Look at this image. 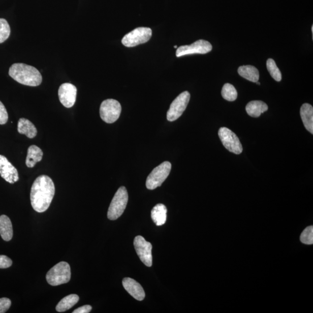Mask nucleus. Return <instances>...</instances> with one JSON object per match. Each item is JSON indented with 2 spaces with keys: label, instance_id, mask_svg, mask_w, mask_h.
Instances as JSON below:
<instances>
[{
  "label": "nucleus",
  "instance_id": "nucleus-12",
  "mask_svg": "<svg viewBox=\"0 0 313 313\" xmlns=\"http://www.w3.org/2000/svg\"><path fill=\"white\" fill-rule=\"evenodd\" d=\"M77 88L71 83H64L60 86L58 96L60 102L66 108H71L75 104Z\"/></svg>",
  "mask_w": 313,
  "mask_h": 313
},
{
  "label": "nucleus",
  "instance_id": "nucleus-17",
  "mask_svg": "<svg viewBox=\"0 0 313 313\" xmlns=\"http://www.w3.org/2000/svg\"><path fill=\"white\" fill-rule=\"evenodd\" d=\"M18 131L20 134L25 135L28 138L33 139L38 134V130L30 121L26 118H20L18 123Z\"/></svg>",
  "mask_w": 313,
  "mask_h": 313
},
{
  "label": "nucleus",
  "instance_id": "nucleus-6",
  "mask_svg": "<svg viewBox=\"0 0 313 313\" xmlns=\"http://www.w3.org/2000/svg\"><path fill=\"white\" fill-rule=\"evenodd\" d=\"M152 30L149 27H138L127 34L122 39V44L127 47H134L146 43L151 38Z\"/></svg>",
  "mask_w": 313,
  "mask_h": 313
},
{
  "label": "nucleus",
  "instance_id": "nucleus-7",
  "mask_svg": "<svg viewBox=\"0 0 313 313\" xmlns=\"http://www.w3.org/2000/svg\"><path fill=\"white\" fill-rule=\"evenodd\" d=\"M121 112V106L119 103L112 99H109L102 103L100 107V116L103 121L112 123L116 122Z\"/></svg>",
  "mask_w": 313,
  "mask_h": 313
},
{
  "label": "nucleus",
  "instance_id": "nucleus-19",
  "mask_svg": "<svg viewBox=\"0 0 313 313\" xmlns=\"http://www.w3.org/2000/svg\"><path fill=\"white\" fill-rule=\"evenodd\" d=\"M167 209L163 204H156L151 210V216L156 226H161L165 224L167 221Z\"/></svg>",
  "mask_w": 313,
  "mask_h": 313
},
{
  "label": "nucleus",
  "instance_id": "nucleus-3",
  "mask_svg": "<svg viewBox=\"0 0 313 313\" xmlns=\"http://www.w3.org/2000/svg\"><path fill=\"white\" fill-rule=\"evenodd\" d=\"M71 278V267L65 262L57 263L49 270L46 275L48 283L52 286L68 283Z\"/></svg>",
  "mask_w": 313,
  "mask_h": 313
},
{
  "label": "nucleus",
  "instance_id": "nucleus-1",
  "mask_svg": "<svg viewBox=\"0 0 313 313\" xmlns=\"http://www.w3.org/2000/svg\"><path fill=\"white\" fill-rule=\"evenodd\" d=\"M55 192V185L50 177L41 175L37 178L30 192L31 204L35 211L39 213L46 211L52 203Z\"/></svg>",
  "mask_w": 313,
  "mask_h": 313
},
{
  "label": "nucleus",
  "instance_id": "nucleus-9",
  "mask_svg": "<svg viewBox=\"0 0 313 313\" xmlns=\"http://www.w3.org/2000/svg\"><path fill=\"white\" fill-rule=\"evenodd\" d=\"M190 99V93L184 91L172 102L167 112V117L169 121H174L182 116L187 108Z\"/></svg>",
  "mask_w": 313,
  "mask_h": 313
},
{
  "label": "nucleus",
  "instance_id": "nucleus-15",
  "mask_svg": "<svg viewBox=\"0 0 313 313\" xmlns=\"http://www.w3.org/2000/svg\"><path fill=\"white\" fill-rule=\"evenodd\" d=\"M300 117L305 129L311 134H313V108L308 104H303L300 111Z\"/></svg>",
  "mask_w": 313,
  "mask_h": 313
},
{
  "label": "nucleus",
  "instance_id": "nucleus-8",
  "mask_svg": "<svg viewBox=\"0 0 313 313\" xmlns=\"http://www.w3.org/2000/svg\"><path fill=\"white\" fill-rule=\"evenodd\" d=\"M221 141L226 149L236 154L242 153L243 149L240 139L233 132L226 127H222L218 132Z\"/></svg>",
  "mask_w": 313,
  "mask_h": 313
},
{
  "label": "nucleus",
  "instance_id": "nucleus-24",
  "mask_svg": "<svg viewBox=\"0 0 313 313\" xmlns=\"http://www.w3.org/2000/svg\"><path fill=\"white\" fill-rule=\"evenodd\" d=\"M266 66L271 76L276 81L279 82L281 81L282 79L281 73L280 72L277 66L276 65L275 61L272 59H269L267 60Z\"/></svg>",
  "mask_w": 313,
  "mask_h": 313
},
{
  "label": "nucleus",
  "instance_id": "nucleus-13",
  "mask_svg": "<svg viewBox=\"0 0 313 313\" xmlns=\"http://www.w3.org/2000/svg\"><path fill=\"white\" fill-rule=\"evenodd\" d=\"M0 175L11 184L18 182L19 174L17 170L5 156L0 155Z\"/></svg>",
  "mask_w": 313,
  "mask_h": 313
},
{
  "label": "nucleus",
  "instance_id": "nucleus-23",
  "mask_svg": "<svg viewBox=\"0 0 313 313\" xmlns=\"http://www.w3.org/2000/svg\"><path fill=\"white\" fill-rule=\"evenodd\" d=\"M222 96L225 100L233 102L236 101L238 93L234 86L230 84H225L222 89Z\"/></svg>",
  "mask_w": 313,
  "mask_h": 313
},
{
  "label": "nucleus",
  "instance_id": "nucleus-21",
  "mask_svg": "<svg viewBox=\"0 0 313 313\" xmlns=\"http://www.w3.org/2000/svg\"><path fill=\"white\" fill-rule=\"evenodd\" d=\"M239 75L253 82H257L259 79L258 70L253 66H242L238 69Z\"/></svg>",
  "mask_w": 313,
  "mask_h": 313
},
{
  "label": "nucleus",
  "instance_id": "nucleus-20",
  "mask_svg": "<svg viewBox=\"0 0 313 313\" xmlns=\"http://www.w3.org/2000/svg\"><path fill=\"white\" fill-rule=\"evenodd\" d=\"M0 234L6 241H10L13 237V229L11 220L6 215L0 216Z\"/></svg>",
  "mask_w": 313,
  "mask_h": 313
},
{
  "label": "nucleus",
  "instance_id": "nucleus-30",
  "mask_svg": "<svg viewBox=\"0 0 313 313\" xmlns=\"http://www.w3.org/2000/svg\"><path fill=\"white\" fill-rule=\"evenodd\" d=\"M92 310V307L90 305H85L77 308L73 313H88Z\"/></svg>",
  "mask_w": 313,
  "mask_h": 313
},
{
  "label": "nucleus",
  "instance_id": "nucleus-11",
  "mask_svg": "<svg viewBox=\"0 0 313 313\" xmlns=\"http://www.w3.org/2000/svg\"><path fill=\"white\" fill-rule=\"evenodd\" d=\"M134 244L136 252L141 261L147 267H151L153 263L152 245L145 240L142 236H138L134 239Z\"/></svg>",
  "mask_w": 313,
  "mask_h": 313
},
{
  "label": "nucleus",
  "instance_id": "nucleus-16",
  "mask_svg": "<svg viewBox=\"0 0 313 313\" xmlns=\"http://www.w3.org/2000/svg\"><path fill=\"white\" fill-rule=\"evenodd\" d=\"M245 109L249 116L257 118L268 110V106L262 101H253L247 104Z\"/></svg>",
  "mask_w": 313,
  "mask_h": 313
},
{
  "label": "nucleus",
  "instance_id": "nucleus-10",
  "mask_svg": "<svg viewBox=\"0 0 313 313\" xmlns=\"http://www.w3.org/2000/svg\"><path fill=\"white\" fill-rule=\"evenodd\" d=\"M212 46L207 41L199 40L190 45H183L177 49L176 56L180 57L193 54H205L211 52Z\"/></svg>",
  "mask_w": 313,
  "mask_h": 313
},
{
  "label": "nucleus",
  "instance_id": "nucleus-31",
  "mask_svg": "<svg viewBox=\"0 0 313 313\" xmlns=\"http://www.w3.org/2000/svg\"><path fill=\"white\" fill-rule=\"evenodd\" d=\"M256 83H257L258 85H261L260 82H258V81H257V82H256Z\"/></svg>",
  "mask_w": 313,
  "mask_h": 313
},
{
  "label": "nucleus",
  "instance_id": "nucleus-22",
  "mask_svg": "<svg viewBox=\"0 0 313 313\" xmlns=\"http://www.w3.org/2000/svg\"><path fill=\"white\" fill-rule=\"evenodd\" d=\"M79 300V296L76 294H71L66 296L61 299L56 307V310L58 312H65L71 309Z\"/></svg>",
  "mask_w": 313,
  "mask_h": 313
},
{
  "label": "nucleus",
  "instance_id": "nucleus-2",
  "mask_svg": "<svg viewBox=\"0 0 313 313\" xmlns=\"http://www.w3.org/2000/svg\"><path fill=\"white\" fill-rule=\"evenodd\" d=\"M9 75L19 83L27 86H37L42 82V76L38 69L24 64L12 65Z\"/></svg>",
  "mask_w": 313,
  "mask_h": 313
},
{
  "label": "nucleus",
  "instance_id": "nucleus-4",
  "mask_svg": "<svg viewBox=\"0 0 313 313\" xmlns=\"http://www.w3.org/2000/svg\"><path fill=\"white\" fill-rule=\"evenodd\" d=\"M128 201L129 195L126 188L119 187L111 202L108 212V219L114 221L120 217L125 211Z\"/></svg>",
  "mask_w": 313,
  "mask_h": 313
},
{
  "label": "nucleus",
  "instance_id": "nucleus-14",
  "mask_svg": "<svg viewBox=\"0 0 313 313\" xmlns=\"http://www.w3.org/2000/svg\"><path fill=\"white\" fill-rule=\"evenodd\" d=\"M122 285L125 290L135 299L141 301L145 297V292L144 291L141 284L136 281L133 278H125L122 281Z\"/></svg>",
  "mask_w": 313,
  "mask_h": 313
},
{
  "label": "nucleus",
  "instance_id": "nucleus-32",
  "mask_svg": "<svg viewBox=\"0 0 313 313\" xmlns=\"http://www.w3.org/2000/svg\"><path fill=\"white\" fill-rule=\"evenodd\" d=\"M174 48H178V47H177L176 45H175Z\"/></svg>",
  "mask_w": 313,
  "mask_h": 313
},
{
  "label": "nucleus",
  "instance_id": "nucleus-26",
  "mask_svg": "<svg viewBox=\"0 0 313 313\" xmlns=\"http://www.w3.org/2000/svg\"><path fill=\"white\" fill-rule=\"evenodd\" d=\"M300 241L303 244L307 245H311L313 243V227L312 226H308L303 230V232L300 236Z\"/></svg>",
  "mask_w": 313,
  "mask_h": 313
},
{
  "label": "nucleus",
  "instance_id": "nucleus-18",
  "mask_svg": "<svg viewBox=\"0 0 313 313\" xmlns=\"http://www.w3.org/2000/svg\"><path fill=\"white\" fill-rule=\"evenodd\" d=\"M43 156V152L40 147L36 145H32L27 150V155L26 160V166L33 168L38 162H41Z\"/></svg>",
  "mask_w": 313,
  "mask_h": 313
},
{
  "label": "nucleus",
  "instance_id": "nucleus-5",
  "mask_svg": "<svg viewBox=\"0 0 313 313\" xmlns=\"http://www.w3.org/2000/svg\"><path fill=\"white\" fill-rule=\"evenodd\" d=\"M171 167V164L170 162H165L155 168L147 177L146 187L149 190H154L156 187L162 186L170 175Z\"/></svg>",
  "mask_w": 313,
  "mask_h": 313
},
{
  "label": "nucleus",
  "instance_id": "nucleus-27",
  "mask_svg": "<svg viewBox=\"0 0 313 313\" xmlns=\"http://www.w3.org/2000/svg\"><path fill=\"white\" fill-rule=\"evenodd\" d=\"M8 119V114L6 107L0 101V125L6 124Z\"/></svg>",
  "mask_w": 313,
  "mask_h": 313
},
{
  "label": "nucleus",
  "instance_id": "nucleus-29",
  "mask_svg": "<svg viewBox=\"0 0 313 313\" xmlns=\"http://www.w3.org/2000/svg\"><path fill=\"white\" fill-rule=\"evenodd\" d=\"M12 265L11 259L5 255H0V269H7Z\"/></svg>",
  "mask_w": 313,
  "mask_h": 313
},
{
  "label": "nucleus",
  "instance_id": "nucleus-28",
  "mask_svg": "<svg viewBox=\"0 0 313 313\" xmlns=\"http://www.w3.org/2000/svg\"><path fill=\"white\" fill-rule=\"evenodd\" d=\"M11 306V301L10 299L3 298L0 299V313L6 312Z\"/></svg>",
  "mask_w": 313,
  "mask_h": 313
},
{
  "label": "nucleus",
  "instance_id": "nucleus-25",
  "mask_svg": "<svg viewBox=\"0 0 313 313\" xmlns=\"http://www.w3.org/2000/svg\"><path fill=\"white\" fill-rule=\"evenodd\" d=\"M11 34V28L6 19L0 18V44L6 41Z\"/></svg>",
  "mask_w": 313,
  "mask_h": 313
}]
</instances>
